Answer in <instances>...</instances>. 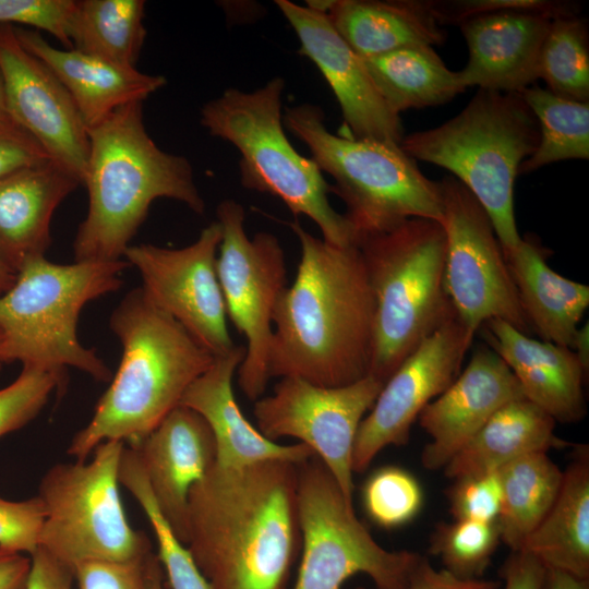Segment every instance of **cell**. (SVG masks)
I'll use <instances>...</instances> for the list:
<instances>
[{
	"label": "cell",
	"instance_id": "26",
	"mask_svg": "<svg viewBox=\"0 0 589 589\" xmlns=\"http://www.w3.org/2000/svg\"><path fill=\"white\" fill-rule=\"evenodd\" d=\"M548 256L549 250L531 235L505 254L531 330L541 340L572 349L589 305V287L555 273Z\"/></svg>",
	"mask_w": 589,
	"mask_h": 589
},
{
	"label": "cell",
	"instance_id": "4",
	"mask_svg": "<svg viewBox=\"0 0 589 589\" xmlns=\"http://www.w3.org/2000/svg\"><path fill=\"white\" fill-rule=\"evenodd\" d=\"M142 104L122 106L87 129L82 184L88 209L73 241L75 262L122 260L157 199L176 200L199 215L205 211L190 161L157 146L144 125Z\"/></svg>",
	"mask_w": 589,
	"mask_h": 589
},
{
	"label": "cell",
	"instance_id": "2",
	"mask_svg": "<svg viewBox=\"0 0 589 589\" xmlns=\"http://www.w3.org/2000/svg\"><path fill=\"white\" fill-rule=\"evenodd\" d=\"M301 257L277 301L267 370L336 387L369 374L375 300L356 244L337 247L289 223Z\"/></svg>",
	"mask_w": 589,
	"mask_h": 589
},
{
	"label": "cell",
	"instance_id": "45",
	"mask_svg": "<svg viewBox=\"0 0 589 589\" xmlns=\"http://www.w3.org/2000/svg\"><path fill=\"white\" fill-rule=\"evenodd\" d=\"M406 589H501V582L485 578L471 580L458 578L444 568L436 569L428 557L420 555Z\"/></svg>",
	"mask_w": 589,
	"mask_h": 589
},
{
	"label": "cell",
	"instance_id": "1",
	"mask_svg": "<svg viewBox=\"0 0 589 589\" xmlns=\"http://www.w3.org/2000/svg\"><path fill=\"white\" fill-rule=\"evenodd\" d=\"M299 465L215 462L189 492L185 545L212 589H287L301 550Z\"/></svg>",
	"mask_w": 589,
	"mask_h": 589
},
{
	"label": "cell",
	"instance_id": "16",
	"mask_svg": "<svg viewBox=\"0 0 589 589\" xmlns=\"http://www.w3.org/2000/svg\"><path fill=\"white\" fill-rule=\"evenodd\" d=\"M473 337L474 333L456 316L404 360L384 383L359 425L352 454L353 472H363L385 447L409 442L421 411L460 373Z\"/></svg>",
	"mask_w": 589,
	"mask_h": 589
},
{
	"label": "cell",
	"instance_id": "37",
	"mask_svg": "<svg viewBox=\"0 0 589 589\" xmlns=\"http://www.w3.org/2000/svg\"><path fill=\"white\" fill-rule=\"evenodd\" d=\"M422 496L416 478L394 466L373 472L362 490L368 516L386 529L402 526L413 519L421 508Z\"/></svg>",
	"mask_w": 589,
	"mask_h": 589
},
{
	"label": "cell",
	"instance_id": "46",
	"mask_svg": "<svg viewBox=\"0 0 589 589\" xmlns=\"http://www.w3.org/2000/svg\"><path fill=\"white\" fill-rule=\"evenodd\" d=\"M29 557L31 568L25 589H74L71 568L39 548Z\"/></svg>",
	"mask_w": 589,
	"mask_h": 589
},
{
	"label": "cell",
	"instance_id": "29",
	"mask_svg": "<svg viewBox=\"0 0 589 589\" xmlns=\"http://www.w3.org/2000/svg\"><path fill=\"white\" fill-rule=\"evenodd\" d=\"M521 552L545 568L589 579V454L580 446L551 508L528 536ZM519 552V551H518Z\"/></svg>",
	"mask_w": 589,
	"mask_h": 589
},
{
	"label": "cell",
	"instance_id": "25",
	"mask_svg": "<svg viewBox=\"0 0 589 589\" xmlns=\"http://www.w3.org/2000/svg\"><path fill=\"white\" fill-rule=\"evenodd\" d=\"M80 181L57 163L26 167L0 178V260L15 273L51 243L55 211Z\"/></svg>",
	"mask_w": 589,
	"mask_h": 589
},
{
	"label": "cell",
	"instance_id": "14",
	"mask_svg": "<svg viewBox=\"0 0 589 589\" xmlns=\"http://www.w3.org/2000/svg\"><path fill=\"white\" fill-rule=\"evenodd\" d=\"M384 383L371 375L326 387L299 377H281L273 393L254 404L259 431L267 438L294 437L309 446L352 502V454L357 431Z\"/></svg>",
	"mask_w": 589,
	"mask_h": 589
},
{
	"label": "cell",
	"instance_id": "51",
	"mask_svg": "<svg viewBox=\"0 0 589 589\" xmlns=\"http://www.w3.org/2000/svg\"><path fill=\"white\" fill-rule=\"evenodd\" d=\"M148 581L151 589H164V573L155 553L148 562Z\"/></svg>",
	"mask_w": 589,
	"mask_h": 589
},
{
	"label": "cell",
	"instance_id": "38",
	"mask_svg": "<svg viewBox=\"0 0 589 589\" xmlns=\"http://www.w3.org/2000/svg\"><path fill=\"white\" fill-rule=\"evenodd\" d=\"M67 375L23 366L17 377L0 388V437L34 420L55 392L65 387Z\"/></svg>",
	"mask_w": 589,
	"mask_h": 589
},
{
	"label": "cell",
	"instance_id": "44",
	"mask_svg": "<svg viewBox=\"0 0 589 589\" xmlns=\"http://www.w3.org/2000/svg\"><path fill=\"white\" fill-rule=\"evenodd\" d=\"M48 160L44 148L11 119L0 122V178Z\"/></svg>",
	"mask_w": 589,
	"mask_h": 589
},
{
	"label": "cell",
	"instance_id": "43",
	"mask_svg": "<svg viewBox=\"0 0 589 589\" xmlns=\"http://www.w3.org/2000/svg\"><path fill=\"white\" fill-rule=\"evenodd\" d=\"M149 556L143 560L113 562L89 561L73 569L77 589H151L148 581Z\"/></svg>",
	"mask_w": 589,
	"mask_h": 589
},
{
	"label": "cell",
	"instance_id": "13",
	"mask_svg": "<svg viewBox=\"0 0 589 589\" xmlns=\"http://www.w3.org/2000/svg\"><path fill=\"white\" fill-rule=\"evenodd\" d=\"M438 183L446 237L445 287L458 320L474 334L488 320L498 318L531 336L488 213L453 176Z\"/></svg>",
	"mask_w": 589,
	"mask_h": 589
},
{
	"label": "cell",
	"instance_id": "54",
	"mask_svg": "<svg viewBox=\"0 0 589 589\" xmlns=\"http://www.w3.org/2000/svg\"><path fill=\"white\" fill-rule=\"evenodd\" d=\"M3 364H4V361H3V335L0 332V370H1Z\"/></svg>",
	"mask_w": 589,
	"mask_h": 589
},
{
	"label": "cell",
	"instance_id": "50",
	"mask_svg": "<svg viewBox=\"0 0 589 589\" xmlns=\"http://www.w3.org/2000/svg\"><path fill=\"white\" fill-rule=\"evenodd\" d=\"M588 323L582 328L578 329L576 339L573 345V350L576 352L579 358L582 366L588 372L589 366V347H588Z\"/></svg>",
	"mask_w": 589,
	"mask_h": 589
},
{
	"label": "cell",
	"instance_id": "11",
	"mask_svg": "<svg viewBox=\"0 0 589 589\" xmlns=\"http://www.w3.org/2000/svg\"><path fill=\"white\" fill-rule=\"evenodd\" d=\"M298 509L302 555L293 589H340L357 574L375 589L407 588L420 554L380 545L316 455L299 465Z\"/></svg>",
	"mask_w": 589,
	"mask_h": 589
},
{
	"label": "cell",
	"instance_id": "22",
	"mask_svg": "<svg viewBox=\"0 0 589 589\" xmlns=\"http://www.w3.org/2000/svg\"><path fill=\"white\" fill-rule=\"evenodd\" d=\"M247 352L236 345L227 354L215 357L211 366L184 392L180 404L209 425L216 442V464L243 467L267 460H286L301 465L315 454L302 443L284 445L264 436L242 413L232 387Z\"/></svg>",
	"mask_w": 589,
	"mask_h": 589
},
{
	"label": "cell",
	"instance_id": "41",
	"mask_svg": "<svg viewBox=\"0 0 589 589\" xmlns=\"http://www.w3.org/2000/svg\"><path fill=\"white\" fill-rule=\"evenodd\" d=\"M449 509L455 520L496 521L502 505V489L496 472L455 480L448 491Z\"/></svg>",
	"mask_w": 589,
	"mask_h": 589
},
{
	"label": "cell",
	"instance_id": "7",
	"mask_svg": "<svg viewBox=\"0 0 589 589\" xmlns=\"http://www.w3.org/2000/svg\"><path fill=\"white\" fill-rule=\"evenodd\" d=\"M128 266L123 259L58 264L40 255L25 261L0 294L4 363L19 361L64 375L74 368L110 382L106 362L80 341L77 322L88 302L120 289Z\"/></svg>",
	"mask_w": 589,
	"mask_h": 589
},
{
	"label": "cell",
	"instance_id": "32",
	"mask_svg": "<svg viewBox=\"0 0 589 589\" xmlns=\"http://www.w3.org/2000/svg\"><path fill=\"white\" fill-rule=\"evenodd\" d=\"M143 0H81L72 16L74 49L135 68L146 37Z\"/></svg>",
	"mask_w": 589,
	"mask_h": 589
},
{
	"label": "cell",
	"instance_id": "5",
	"mask_svg": "<svg viewBox=\"0 0 589 589\" xmlns=\"http://www.w3.org/2000/svg\"><path fill=\"white\" fill-rule=\"evenodd\" d=\"M538 143V121L519 93L479 88L458 115L404 135L400 147L416 161L448 170L473 194L505 255L521 240L514 212L515 180Z\"/></svg>",
	"mask_w": 589,
	"mask_h": 589
},
{
	"label": "cell",
	"instance_id": "39",
	"mask_svg": "<svg viewBox=\"0 0 589 589\" xmlns=\"http://www.w3.org/2000/svg\"><path fill=\"white\" fill-rule=\"evenodd\" d=\"M429 9L442 27L492 12L507 10L539 11L553 17L577 15L579 5L561 0H426Z\"/></svg>",
	"mask_w": 589,
	"mask_h": 589
},
{
	"label": "cell",
	"instance_id": "21",
	"mask_svg": "<svg viewBox=\"0 0 589 589\" xmlns=\"http://www.w3.org/2000/svg\"><path fill=\"white\" fill-rule=\"evenodd\" d=\"M553 16L539 11L507 10L462 22L469 58L457 71L468 88L516 92L536 84L541 47Z\"/></svg>",
	"mask_w": 589,
	"mask_h": 589
},
{
	"label": "cell",
	"instance_id": "36",
	"mask_svg": "<svg viewBox=\"0 0 589 589\" xmlns=\"http://www.w3.org/2000/svg\"><path fill=\"white\" fill-rule=\"evenodd\" d=\"M501 542L496 521L454 520L438 525L430 541V553L443 568L461 579H481Z\"/></svg>",
	"mask_w": 589,
	"mask_h": 589
},
{
	"label": "cell",
	"instance_id": "40",
	"mask_svg": "<svg viewBox=\"0 0 589 589\" xmlns=\"http://www.w3.org/2000/svg\"><path fill=\"white\" fill-rule=\"evenodd\" d=\"M75 5L74 0H0V24L17 23L46 31L71 49Z\"/></svg>",
	"mask_w": 589,
	"mask_h": 589
},
{
	"label": "cell",
	"instance_id": "23",
	"mask_svg": "<svg viewBox=\"0 0 589 589\" xmlns=\"http://www.w3.org/2000/svg\"><path fill=\"white\" fill-rule=\"evenodd\" d=\"M480 329L488 346L514 373L526 399L556 422L574 423L585 418L584 382L588 372L573 349L534 339L498 318L488 320Z\"/></svg>",
	"mask_w": 589,
	"mask_h": 589
},
{
	"label": "cell",
	"instance_id": "27",
	"mask_svg": "<svg viewBox=\"0 0 589 589\" xmlns=\"http://www.w3.org/2000/svg\"><path fill=\"white\" fill-rule=\"evenodd\" d=\"M325 13L361 58L412 46L433 47L446 40L426 0H330Z\"/></svg>",
	"mask_w": 589,
	"mask_h": 589
},
{
	"label": "cell",
	"instance_id": "10",
	"mask_svg": "<svg viewBox=\"0 0 589 589\" xmlns=\"http://www.w3.org/2000/svg\"><path fill=\"white\" fill-rule=\"evenodd\" d=\"M124 445L103 442L84 461L51 466L39 482L36 496L45 519L38 548L72 572L84 562H128L154 553L149 538L131 526L121 501Z\"/></svg>",
	"mask_w": 589,
	"mask_h": 589
},
{
	"label": "cell",
	"instance_id": "20",
	"mask_svg": "<svg viewBox=\"0 0 589 589\" xmlns=\"http://www.w3.org/2000/svg\"><path fill=\"white\" fill-rule=\"evenodd\" d=\"M128 446L140 459L158 509L185 544L189 492L216 462L209 425L197 412L179 405L146 436Z\"/></svg>",
	"mask_w": 589,
	"mask_h": 589
},
{
	"label": "cell",
	"instance_id": "15",
	"mask_svg": "<svg viewBox=\"0 0 589 589\" xmlns=\"http://www.w3.org/2000/svg\"><path fill=\"white\" fill-rule=\"evenodd\" d=\"M221 227L213 221L197 239L180 249L143 243L130 245L124 254L143 280L152 301L180 323L214 357L235 347L217 275V251Z\"/></svg>",
	"mask_w": 589,
	"mask_h": 589
},
{
	"label": "cell",
	"instance_id": "17",
	"mask_svg": "<svg viewBox=\"0 0 589 589\" xmlns=\"http://www.w3.org/2000/svg\"><path fill=\"white\" fill-rule=\"evenodd\" d=\"M0 71L8 117L82 184L89 153L87 127L62 83L22 47L8 24H0Z\"/></svg>",
	"mask_w": 589,
	"mask_h": 589
},
{
	"label": "cell",
	"instance_id": "47",
	"mask_svg": "<svg viewBox=\"0 0 589 589\" xmlns=\"http://www.w3.org/2000/svg\"><path fill=\"white\" fill-rule=\"evenodd\" d=\"M545 567L526 552H512L501 568V589H540Z\"/></svg>",
	"mask_w": 589,
	"mask_h": 589
},
{
	"label": "cell",
	"instance_id": "19",
	"mask_svg": "<svg viewBox=\"0 0 589 589\" xmlns=\"http://www.w3.org/2000/svg\"><path fill=\"white\" fill-rule=\"evenodd\" d=\"M525 398L504 360L489 346L478 347L455 381L419 414L431 441L421 462L428 470L444 469L504 405Z\"/></svg>",
	"mask_w": 589,
	"mask_h": 589
},
{
	"label": "cell",
	"instance_id": "30",
	"mask_svg": "<svg viewBox=\"0 0 589 589\" xmlns=\"http://www.w3.org/2000/svg\"><path fill=\"white\" fill-rule=\"evenodd\" d=\"M375 87L400 116L409 109L445 104L466 87L432 46H412L362 58Z\"/></svg>",
	"mask_w": 589,
	"mask_h": 589
},
{
	"label": "cell",
	"instance_id": "34",
	"mask_svg": "<svg viewBox=\"0 0 589 589\" xmlns=\"http://www.w3.org/2000/svg\"><path fill=\"white\" fill-rule=\"evenodd\" d=\"M538 74L555 95L589 101V33L585 19L578 14L552 19L541 47Z\"/></svg>",
	"mask_w": 589,
	"mask_h": 589
},
{
	"label": "cell",
	"instance_id": "35",
	"mask_svg": "<svg viewBox=\"0 0 589 589\" xmlns=\"http://www.w3.org/2000/svg\"><path fill=\"white\" fill-rule=\"evenodd\" d=\"M119 482L145 513L157 543V557L170 589H212L183 544L161 515L154 500L145 471L135 450L124 445Z\"/></svg>",
	"mask_w": 589,
	"mask_h": 589
},
{
	"label": "cell",
	"instance_id": "48",
	"mask_svg": "<svg viewBox=\"0 0 589 589\" xmlns=\"http://www.w3.org/2000/svg\"><path fill=\"white\" fill-rule=\"evenodd\" d=\"M29 555L0 548V589H25Z\"/></svg>",
	"mask_w": 589,
	"mask_h": 589
},
{
	"label": "cell",
	"instance_id": "9",
	"mask_svg": "<svg viewBox=\"0 0 589 589\" xmlns=\"http://www.w3.org/2000/svg\"><path fill=\"white\" fill-rule=\"evenodd\" d=\"M285 81L276 76L252 92L228 88L201 109V124L239 154L241 184L280 199L294 216L315 223L323 240L354 244V231L330 205L329 187L312 158L296 151L284 131L281 96Z\"/></svg>",
	"mask_w": 589,
	"mask_h": 589
},
{
	"label": "cell",
	"instance_id": "6",
	"mask_svg": "<svg viewBox=\"0 0 589 589\" xmlns=\"http://www.w3.org/2000/svg\"><path fill=\"white\" fill-rule=\"evenodd\" d=\"M375 300L369 374L385 383L456 311L445 287L446 237L441 223L409 218L354 243Z\"/></svg>",
	"mask_w": 589,
	"mask_h": 589
},
{
	"label": "cell",
	"instance_id": "3",
	"mask_svg": "<svg viewBox=\"0 0 589 589\" xmlns=\"http://www.w3.org/2000/svg\"><path fill=\"white\" fill-rule=\"evenodd\" d=\"M109 326L122 357L91 420L69 444L67 454L77 461L86 460L103 442L131 445L146 436L179 406L215 358L142 287L123 297Z\"/></svg>",
	"mask_w": 589,
	"mask_h": 589
},
{
	"label": "cell",
	"instance_id": "53",
	"mask_svg": "<svg viewBox=\"0 0 589 589\" xmlns=\"http://www.w3.org/2000/svg\"><path fill=\"white\" fill-rule=\"evenodd\" d=\"M10 119L7 113L5 98H4V86L3 80L0 71V122Z\"/></svg>",
	"mask_w": 589,
	"mask_h": 589
},
{
	"label": "cell",
	"instance_id": "52",
	"mask_svg": "<svg viewBox=\"0 0 589 589\" xmlns=\"http://www.w3.org/2000/svg\"><path fill=\"white\" fill-rule=\"evenodd\" d=\"M15 278L16 273L0 260V294L14 284Z\"/></svg>",
	"mask_w": 589,
	"mask_h": 589
},
{
	"label": "cell",
	"instance_id": "31",
	"mask_svg": "<svg viewBox=\"0 0 589 589\" xmlns=\"http://www.w3.org/2000/svg\"><path fill=\"white\" fill-rule=\"evenodd\" d=\"M496 473L502 489L496 519L501 542L518 552L554 503L563 471L546 453L540 452L519 457Z\"/></svg>",
	"mask_w": 589,
	"mask_h": 589
},
{
	"label": "cell",
	"instance_id": "33",
	"mask_svg": "<svg viewBox=\"0 0 589 589\" xmlns=\"http://www.w3.org/2000/svg\"><path fill=\"white\" fill-rule=\"evenodd\" d=\"M539 125V143L519 173L568 159L589 158V101H576L533 84L519 92Z\"/></svg>",
	"mask_w": 589,
	"mask_h": 589
},
{
	"label": "cell",
	"instance_id": "18",
	"mask_svg": "<svg viewBox=\"0 0 589 589\" xmlns=\"http://www.w3.org/2000/svg\"><path fill=\"white\" fill-rule=\"evenodd\" d=\"M309 58L332 88L352 137L400 144L404 128L378 93L363 60L335 31L325 12L289 0L275 1Z\"/></svg>",
	"mask_w": 589,
	"mask_h": 589
},
{
	"label": "cell",
	"instance_id": "24",
	"mask_svg": "<svg viewBox=\"0 0 589 589\" xmlns=\"http://www.w3.org/2000/svg\"><path fill=\"white\" fill-rule=\"evenodd\" d=\"M24 49L45 63L75 103L87 129L118 108L143 103L166 85L163 75L147 74L77 49H59L36 31L12 26Z\"/></svg>",
	"mask_w": 589,
	"mask_h": 589
},
{
	"label": "cell",
	"instance_id": "8",
	"mask_svg": "<svg viewBox=\"0 0 589 589\" xmlns=\"http://www.w3.org/2000/svg\"><path fill=\"white\" fill-rule=\"evenodd\" d=\"M323 109L286 107L284 127L303 142L320 170L334 179L329 191L346 204L358 238L383 232L409 218L443 220L438 181L426 178L400 144L333 134ZM356 243V242H354Z\"/></svg>",
	"mask_w": 589,
	"mask_h": 589
},
{
	"label": "cell",
	"instance_id": "42",
	"mask_svg": "<svg viewBox=\"0 0 589 589\" xmlns=\"http://www.w3.org/2000/svg\"><path fill=\"white\" fill-rule=\"evenodd\" d=\"M45 512L39 498L9 501L0 496V548L31 555L38 548Z\"/></svg>",
	"mask_w": 589,
	"mask_h": 589
},
{
	"label": "cell",
	"instance_id": "12",
	"mask_svg": "<svg viewBox=\"0 0 589 589\" xmlns=\"http://www.w3.org/2000/svg\"><path fill=\"white\" fill-rule=\"evenodd\" d=\"M221 227L217 275L227 316L247 339L238 369V385L245 397L257 400L271 380L267 370L273 317L286 286V261L277 237L257 232L249 238L242 204L226 199L216 208Z\"/></svg>",
	"mask_w": 589,
	"mask_h": 589
},
{
	"label": "cell",
	"instance_id": "49",
	"mask_svg": "<svg viewBox=\"0 0 589 589\" xmlns=\"http://www.w3.org/2000/svg\"><path fill=\"white\" fill-rule=\"evenodd\" d=\"M540 589H589V579L558 569L545 568Z\"/></svg>",
	"mask_w": 589,
	"mask_h": 589
},
{
	"label": "cell",
	"instance_id": "28",
	"mask_svg": "<svg viewBox=\"0 0 589 589\" xmlns=\"http://www.w3.org/2000/svg\"><path fill=\"white\" fill-rule=\"evenodd\" d=\"M556 421L526 398L500 408L445 466L446 477L496 472L504 465L532 453H548L568 443L555 435Z\"/></svg>",
	"mask_w": 589,
	"mask_h": 589
}]
</instances>
